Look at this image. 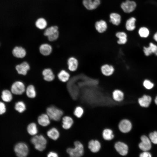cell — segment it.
Masks as SVG:
<instances>
[{
	"instance_id": "6da1fadb",
	"label": "cell",
	"mask_w": 157,
	"mask_h": 157,
	"mask_svg": "<svg viewBox=\"0 0 157 157\" xmlns=\"http://www.w3.org/2000/svg\"><path fill=\"white\" fill-rule=\"evenodd\" d=\"M74 147L68 148L66 150L67 153L71 157H80L84 153V148L83 144L79 141H76L74 143Z\"/></svg>"
},
{
	"instance_id": "7a4b0ae2",
	"label": "cell",
	"mask_w": 157,
	"mask_h": 157,
	"mask_svg": "<svg viewBox=\"0 0 157 157\" xmlns=\"http://www.w3.org/2000/svg\"><path fill=\"white\" fill-rule=\"evenodd\" d=\"M31 142L35 148L39 151H42L46 147L47 140L42 135H35L31 139Z\"/></svg>"
},
{
	"instance_id": "3957f363",
	"label": "cell",
	"mask_w": 157,
	"mask_h": 157,
	"mask_svg": "<svg viewBox=\"0 0 157 157\" xmlns=\"http://www.w3.org/2000/svg\"><path fill=\"white\" fill-rule=\"evenodd\" d=\"M46 112L50 119L56 121L60 120L63 115L62 110L53 106L48 107Z\"/></svg>"
},
{
	"instance_id": "277c9868",
	"label": "cell",
	"mask_w": 157,
	"mask_h": 157,
	"mask_svg": "<svg viewBox=\"0 0 157 157\" xmlns=\"http://www.w3.org/2000/svg\"><path fill=\"white\" fill-rule=\"evenodd\" d=\"M14 150L17 156L19 157H26L29 152L27 145L22 142L17 144L15 147Z\"/></svg>"
},
{
	"instance_id": "5b68a950",
	"label": "cell",
	"mask_w": 157,
	"mask_h": 157,
	"mask_svg": "<svg viewBox=\"0 0 157 157\" xmlns=\"http://www.w3.org/2000/svg\"><path fill=\"white\" fill-rule=\"evenodd\" d=\"M140 141L138 145L139 149L142 151H149L152 148V142L149 137L143 135L141 136Z\"/></svg>"
},
{
	"instance_id": "8992f818",
	"label": "cell",
	"mask_w": 157,
	"mask_h": 157,
	"mask_svg": "<svg viewBox=\"0 0 157 157\" xmlns=\"http://www.w3.org/2000/svg\"><path fill=\"white\" fill-rule=\"evenodd\" d=\"M10 90L12 93L15 94L21 95L25 92V86L22 82L16 81L12 84Z\"/></svg>"
},
{
	"instance_id": "52a82bcc",
	"label": "cell",
	"mask_w": 157,
	"mask_h": 157,
	"mask_svg": "<svg viewBox=\"0 0 157 157\" xmlns=\"http://www.w3.org/2000/svg\"><path fill=\"white\" fill-rule=\"evenodd\" d=\"M100 70L103 75L108 77L112 76L114 74L115 68L112 64L106 63L101 65Z\"/></svg>"
},
{
	"instance_id": "ba28073f",
	"label": "cell",
	"mask_w": 157,
	"mask_h": 157,
	"mask_svg": "<svg viewBox=\"0 0 157 157\" xmlns=\"http://www.w3.org/2000/svg\"><path fill=\"white\" fill-rule=\"evenodd\" d=\"M114 148L117 152L121 156H125L128 153L129 147L127 144L123 142H116L114 145Z\"/></svg>"
},
{
	"instance_id": "9c48e42d",
	"label": "cell",
	"mask_w": 157,
	"mask_h": 157,
	"mask_svg": "<svg viewBox=\"0 0 157 157\" xmlns=\"http://www.w3.org/2000/svg\"><path fill=\"white\" fill-rule=\"evenodd\" d=\"M132 127L131 122L129 120L124 119L121 120L118 124L120 131L123 133H127L131 130Z\"/></svg>"
},
{
	"instance_id": "30bf717a",
	"label": "cell",
	"mask_w": 157,
	"mask_h": 157,
	"mask_svg": "<svg viewBox=\"0 0 157 157\" xmlns=\"http://www.w3.org/2000/svg\"><path fill=\"white\" fill-rule=\"evenodd\" d=\"M136 6V4L135 2L127 0L123 2L121 5V7L123 11L127 13H129L133 11Z\"/></svg>"
},
{
	"instance_id": "8fae6325",
	"label": "cell",
	"mask_w": 157,
	"mask_h": 157,
	"mask_svg": "<svg viewBox=\"0 0 157 157\" xmlns=\"http://www.w3.org/2000/svg\"><path fill=\"white\" fill-rule=\"evenodd\" d=\"M69 70L72 72L76 71L79 66V61L78 59L74 56H71L69 58L67 61Z\"/></svg>"
},
{
	"instance_id": "7c38bea8",
	"label": "cell",
	"mask_w": 157,
	"mask_h": 157,
	"mask_svg": "<svg viewBox=\"0 0 157 157\" xmlns=\"http://www.w3.org/2000/svg\"><path fill=\"white\" fill-rule=\"evenodd\" d=\"M152 100V98L150 96L144 94L138 99V102L140 106L147 108L150 106Z\"/></svg>"
},
{
	"instance_id": "4fadbf2b",
	"label": "cell",
	"mask_w": 157,
	"mask_h": 157,
	"mask_svg": "<svg viewBox=\"0 0 157 157\" xmlns=\"http://www.w3.org/2000/svg\"><path fill=\"white\" fill-rule=\"evenodd\" d=\"M83 3L88 10H92L99 6L100 3V0H83Z\"/></svg>"
},
{
	"instance_id": "5bb4252c",
	"label": "cell",
	"mask_w": 157,
	"mask_h": 157,
	"mask_svg": "<svg viewBox=\"0 0 157 157\" xmlns=\"http://www.w3.org/2000/svg\"><path fill=\"white\" fill-rule=\"evenodd\" d=\"M29 64L26 62H24L15 67V69L18 73L19 74L25 75L30 69Z\"/></svg>"
},
{
	"instance_id": "9a60e30c",
	"label": "cell",
	"mask_w": 157,
	"mask_h": 157,
	"mask_svg": "<svg viewBox=\"0 0 157 157\" xmlns=\"http://www.w3.org/2000/svg\"><path fill=\"white\" fill-rule=\"evenodd\" d=\"M88 147L92 152L95 153L99 151L101 148V145L98 140H92L88 143Z\"/></svg>"
},
{
	"instance_id": "2e32d148",
	"label": "cell",
	"mask_w": 157,
	"mask_h": 157,
	"mask_svg": "<svg viewBox=\"0 0 157 157\" xmlns=\"http://www.w3.org/2000/svg\"><path fill=\"white\" fill-rule=\"evenodd\" d=\"M12 53L14 56L17 58H24L26 54L25 49L20 46H16L12 51Z\"/></svg>"
},
{
	"instance_id": "e0dca14e",
	"label": "cell",
	"mask_w": 157,
	"mask_h": 157,
	"mask_svg": "<svg viewBox=\"0 0 157 157\" xmlns=\"http://www.w3.org/2000/svg\"><path fill=\"white\" fill-rule=\"evenodd\" d=\"M143 51L147 56H148L153 53L157 56V45L152 42H150L148 47H143Z\"/></svg>"
},
{
	"instance_id": "ac0fdd59",
	"label": "cell",
	"mask_w": 157,
	"mask_h": 157,
	"mask_svg": "<svg viewBox=\"0 0 157 157\" xmlns=\"http://www.w3.org/2000/svg\"><path fill=\"white\" fill-rule=\"evenodd\" d=\"M113 99L115 101L120 102L122 101L124 97V92L119 89L114 90L112 93Z\"/></svg>"
},
{
	"instance_id": "d6986e66",
	"label": "cell",
	"mask_w": 157,
	"mask_h": 157,
	"mask_svg": "<svg viewBox=\"0 0 157 157\" xmlns=\"http://www.w3.org/2000/svg\"><path fill=\"white\" fill-rule=\"evenodd\" d=\"M115 36L118 38L117 42L118 45H123L126 44L127 41V36L125 33L118 32L116 33Z\"/></svg>"
},
{
	"instance_id": "ffe728a7",
	"label": "cell",
	"mask_w": 157,
	"mask_h": 157,
	"mask_svg": "<svg viewBox=\"0 0 157 157\" xmlns=\"http://www.w3.org/2000/svg\"><path fill=\"white\" fill-rule=\"evenodd\" d=\"M50 119L47 114H42L38 117V121L40 125L46 126L49 124L50 122Z\"/></svg>"
},
{
	"instance_id": "44dd1931",
	"label": "cell",
	"mask_w": 157,
	"mask_h": 157,
	"mask_svg": "<svg viewBox=\"0 0 157 157\" xmlns=\"http://www.w3.org/2000/svg\"><path fill=\"white\" fill-rule=\"evenodd\" d=\"M74 123L72 118L69 116H65L62 119L63 128L65 129H68L72 126Z\"/></svg>"
},
{
	"instance_id": "7402d4cb",
	"label": "cell",
	"mask_w": 157,
	"mask_h": 157,
	"mask_svg": "<svg viewBox=\"0 0 157 157\" xmlns=\"http://www.w3.org/2000/svg\"><path fill=\"white\" fill-rule=\"evenodd\" d=\"M40 53L43 55L47 56L49 55L52 51V47L49 44H41L39 48Z\"/></svg>"
},
{
	"instance_id": "603a6c76",
	"label": "cell",
	"mask_w": 157,
	"mask_h": 157,
	"mask_svg": "<svg viewBox=\"0 0 157 157\" xmlns=\"http://www.w3.org/2000/svg\"><path fill=\"white\" fill-rule=\"evenodd\" d=\"M42 74L44 80L47 81H52L55 78L53 72L49 68L44 69L42 71Z\"/></svg>"
},
{
	"instance_id": "cb8c5ba5",
	"label": "cell",
	"mask_w": 157,
	"mask_h": 157,
	"mask_svg": "<svg viewBox=\"0 0 157 157\" xmlns=\"http://www.w3.org/2000/svg\"><path fill=\"white\" fill-rule=\"evenodd\" d=\"M95 27L99 33H102L106 30L107 28V24L104 21L101 20L96 22L95 24Z\"/></svg>"
},
{
	"instance_id": "d4e9b609",
	"label": "cell",
	"mask_w": 157,
	"mask_h": 157,
	"mask_svg": "<svg viewBox=\"0 0 157 157\" xmlns=\"http://www.w3.org/2000/svg\"><path fill=\"white\" fill-rule=\"evenodd\" d=\"M47 135L51 139L53 140H56L60 136V133L56 128L53 127L47 131Z\"/></svg>"
},
{
	"instance_id": "484cf974",
	"label": "cell",
	"mask_w": 157,
	"mask_h": 157,
	"mask_svg": "<svg viewBox=\"0 0 157 157\" xmlns=\"http://www.w3.org/2000/svg\"><path fill=\"white\" fill-rule=\"evenodd\" d=\"M12 93L11 91L7 90H3L1 92V98L5 102H10L12 100Z\"/></svg>"
},
{
	"instance_id": "4316f807",
	"label": "cell",
	"mask_w": 157,
	"mask_h": 157,
	"mask_svg": "<svg viewBox=\"0 0 157 157\" xmlns=\"http://www.w3.org/2000/svg\"><path fill=\"white\" fill-rule=\"evenodd\" d=\"M102 135L103 138L107 141L112 140L114 137L113 131L109 129H104L102 132Z\"/></svg>"
},
{
	"instance_id": "83f0119b",
	"label": "cell",
	"mask_w": 157,
	"mask_h": 157,
	"mask_svg": "<svg viewBox=\"0 0 157 157\" xmlns=\"http://www.w3.org/2000/svg\"><path fill=\"white\" fill-rule=\"evenodd\" d=\"M59 79L61 81L65 82L68 81L70 77L69 74L65 70L61 71L58 75Z\"/></svg>"
},
{
	"instance_id": "f1b7e54d",
	"label": "cell",
	"mask_w": 157,
	"mask_h": 157,
	"mask_svg": "<svg viewBox=\"0 0 157 157\" xmlns=\"http://www.w3.org/2000/svg\"><path fill=\"white\" fill-rule=\"evenodd\" d=\"M136 20V19L134 17H131L127 20L126 23V28L128 31H131L135 29Z\"/></svg>"
},
{
	"instance_id": "f546056e",
	"label": "cell",
	"mask_w": 157,
	"mask_h": 157,
	"mask_svg": "<svg viewBox=\"0 0 157 157\" xmlns=\"http://www.w3.org/2000/svg\"><path fill=\"white\" fill-rule=\"evenodd\" d=\"M110 22L114 25L117 26L120 23L121 17L120 15L117 13H112L110 15Z\"/></svg>"
},
{
	"instance_id": "4dcf8cb0",
	"label": "cell",
	"mask_w": 157,
	"mask_h": 157,
	"mask_svg": "<svg viewBox=\"0 0 157 157\" xmlns=\"http://www.w3.org/2000/svg\"><path fill=\"white\" fill-rule=\"evenodd\" d=\"M27 130L28 133L31 135H35L38 132L37 125L34 122L31 123L28 125Z\"/></svg>"
},
{
	"instance_id": "1f68e13d",
	"label": "cell",
	"mask_w": 157,
	"mask_h": 157,
	"mask_svg": "<svg viewBox=\"0 0 157 157\" xmlns=\"http://www.w3.org/2000/svg\"><path fill=\"white\" fill-rule=\"evenodd\" d=\"M26 94L28 97L31 98L35 97L36 91L34 86L32 85H28L26 89Z\"/></svg>"
},
{
	"instance_id": "d6a6232c",
	"label": "cell",
	"mask_w": 157,
	"mask_h": 157,
	"mask_svg": "<svg viewBox=\"0 0 157 157\" xmlns=\"http://www.w3.org/2000/svg\"><path fill=\"white\" fill-rule=\"evenodd\" d=\"M35 24L36 27L38 28L43 29L45 28L47 26V23L45 19L40 18L37 20Z\"/></svg>"
},
{
	"instance_id": "836d02e7",
	"label": "cell",
	"mask_w": 157,
	"mask_h": 157,
	"mask_svg": "<svg viewBox=\"0 0 157 157\" xmlns=\"http://www.w3.org/2000/svg\"><path fill=\"white\" fill-rule=\"evenodd\" d=\"M15 108L19 113H22L26 110V106L23 101H19L15 104Z\"/></svg>"
},
{
	"instance_id": "e575fe53",
	"label": "cell",
	"mask_w": 157,
	"mask_h": 157,
	"mask_svg": "<svg viewBox=\"0 0 157 157\" xmlns=\"http://www.w3.org/2000/svg\"><path fill=\"white\" fill-rule=\"evenodd\" d=\"M58 31V27L57 26H51L46 29L44 32V34L45 36L47 37L53 34Z\"/></svg>"
},
{
	"instance_id": "d590c367",
	"label": "cell",
	"mask_w": 157,
	"mask_h": 157,
	"mask_svg": "<svg viewBox=\"0 0 157 157\" xmlns=\"http://www.w3.org/2000/svg\"><path fill=\"white\" fill-rule=\"evenodd\" d=\"M138 34L140 37L143 38H146L149 35V31L147 28L142 27L139 29Z\"/></svg>"
},
{
	"instance_id": "8d00e7d4",
	"label": "cell",
	"mask_w": 157,
	"mask_h": 157,
	"mask_svg": "<svg viewBox=\"0 0 157 157\" xmlns=\"http://www.w3.org/2000/svg\"><path fill=\"white\" fill-rule=\"evenodd\" d=\"M148 137L152 143L154 144H157V131H154L150 132Z\"/></svg>"
},
{
	"instance_id": "74e56055",
	"label": "cell",
	"mask_w": 157,
	"mask_h": 157,
	"mask_svg": "<svg viewBox=\"0 0 157 157\" xmlns=\"http://www.w3.org/2000/svg\"><path fill=\"white\" fill-rule=\"evenodd\" d=\"M84 110L83 108L81 106H78L75 109L74 114L77 117L80 118L82 116Z\"/></svg>"
},
{
	"instance_id": "f35d334b",
	"label": "cell",
	"mask_w": 157,
	"mask_h": 157,
	"mask_svg": "<svg viewBox=\"0 0 157 157\" xmlns=\"http://www.w3.org/2000/svg\"><path fill=\"white\" fill-rule=\"evenodd\" d=\"M143 85L146 89L149 90L154 87V84L149 80L145 79L143 82Z\"/></svg>"
},
{
	"instance_id": "ab89813d",
	"label": "cell",
	"mask_w": 157,
	"mask_h": 157,
	"mask_svg": "<svg viewBox=\"0 0 157 157\" xmlns=\"http://www.w3.org/2000/svg\"><path fill=\"white\" fill-rule=\"evenodd\" d=\"M59 35V33L58 31L55 33L47 36L48 40L50 41H53L57 40Z\"/></svg>"
},
{
	"instance_id": "60d3db41",
	"label": "cell",
	"mask_w": 157,
	"mask_h": 157,
	"mask_svg": "<svg viewBox=\"0 0 157 157\" xmlns=\"http://www.w3.org/2000/svg\"><path fill=\"white\" fill-rule=\"evenodd\" d=\"M140 157H151L152 154L149 151H142L139 155Z\"/></svg>"
},
{
	"instance_id": "b9f144b4",
	"label": "cell",
	"mask_w": 157,
	"mask_h": 157,
	"mask_svg": "<svg viewBox=\"0 0 157 157\" xmlns=\"http://www.w3.org/2000/svg\"><path fill=\"white\" fill-rule=\"evenodd\" d=\"M6 111V108L4 104L1 102H0V115L4 113Z\"/></svg>"
},
{
	"instance_id": "7bdbcfd3",
	"label": "cell",
	"mask_w": 157,
	"mask_h": 157,
	"mask_svg": "<svg viewBox=\"0 0 157 157\" xmlns=\"http://www.w3.org/2000/svg\"><path fill=\"white\" fill-rule=\"evenodd\" d=\"M47 156L48 157H58V154L56 152L54 151H50L47 154Z\"/></svg>"
},
{
	"instance_id": "ee69618b",
	"label": "cell",
	"mask_w": 157,
	"mask_h": 157,
	"mask_svg": "<svg viewBox=\"0 0 157 157\" xmlns=\"http://www.w3.org/2000/svg\"><path fill=\"white\" fill-rule=\"evenodd\" d=\"M153 38L154 40L157 42V32L154 34Z\"/></svg>"
},
{
	"instance_id": "f6af8a7d",
	"label": "cell",
	"mask_w": 157,
	"mask_h": 157,
	"mask_svg": "<svg viewBox=\"0 0 157 157\" xmlns=\"http://www.w3.org/2000/svg\"><path fill=\"white\" fill-rule=\"evenodd\" d=\"M154 103L155 104L157 105V95L155 97V99H154Z\"/></svg>"
},
{
	"instance_id": "bcb514c9",
	"label": "cell",
	"mask_w": 157,
	"mask_h": 157,
	"mask_svg": "<svg viewBox=\"0 0 157 157\" xmlns=\"http://www.w3.org/2000/svg\"></svg>"
}]
</instances>
